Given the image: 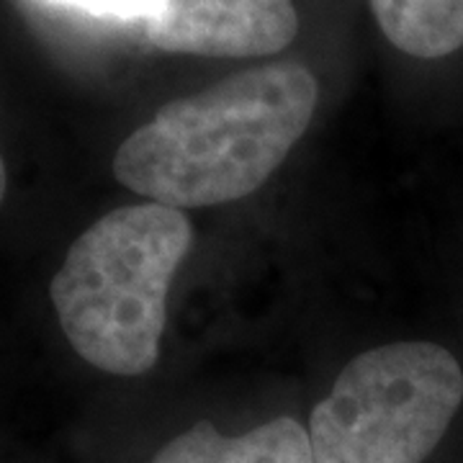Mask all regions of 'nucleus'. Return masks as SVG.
I'll list each match as a JSON object with an SVG mask.
<instances>
[{"mask_svg": "<svg viewBox=\"0 0 463 463\" xmlns=\"http://www.w3.org/2000/svg\"><path fill=\"white\" fill-rule=\"evenodd\" d=\"M54 3L75 5V8H83L96 16L145 18V21L155 8V0H54Z\"/></svg>", "mask_w": 463, "mask_h": 463, "instance_id": "0eeeda50", "label": "nucleus"}, {"mask_svg": "<svg viewBox=\"0 0 463 463\" xmlns=\"http://www.w3.org/2000/svg\"><path fill=\"white\" fill-rule=\"evenodd\" d=\"M5 183H8V178H5V163H3V157H0V201L5 196Z\"/></svg>", "mask_w": 463, "mask_h": 463, "instance_id": "6e6552de", "label": "nucleus"}, {"mask_svg": "<svg viewBox=\"0 0 463 463\" xmlns=\"http://www.w3.org/2000/svg\"><path fill=\"white\" fill-rule=\"evenodd\" d=\"M152 463H315L309 430L294 417H276L242 435H222L196 422L157 450Z\"/></svg>", "mask_w": 463, "mask_h": 463, "instance_id": "39448f33", "label": "nucleus"}, {"mask_svg": "<svg viewBox=\"0 0 463 463\" xmlns=\"http://www.w3.org/2000/svg\"><path fill=\"white\" fill-rule=\"evenodd\" d=\"M298 33L291 0H155L152 47L201 57H270Z\"/></svg>", "mask_w": 463, "mask_h": 463, "instance_id": "20e7f679", "label": "nucleus"}, {"mask_svg": "<svg viewBox=\"0 0 463 463\" xmlns=\"http://www.w3.org/2000/svg\"><path fill=\"white\" fill-rule=\"evenodd\" d=\"M317 109L304 65L242 70L165 103L114 157L121 185L173 209H201L255 194L288 157Z\"/></svg>", "mask_w": 463, "mask_h": 463, "instance_id": "f257e3e1", "label": "nucleus"}, {"mask_svg": "<svg viewBox=\"0 0 463 463\" xmlns=\"http://www.w3.org/2000/svg\"><path fill=\"white\" fill-rule=\"evenodd\" d=\"M463 404V371L435 343L365 350L312 410L315 463H425Z\"/></svg>", "mask_w": 463, "mask_h": 463, "instance_id": "7ed1b4c3", "label": "nucleus"}, {"mask_svg": "<svg viewBox=\"0 0 463 463\" xmlns=\"http://www.w3.org/2000/svg\"><path fill=\"white\" fill-rule=\"evenodd\" d=\"M371 11L404 54L438 60L463 47V0H371Z\"/></svg>", "mask_w": 463, "mask_h": 463, "instance_id": "423d86ee", "label": "nucleus"}, {"mask_svg": "<svg viewBox=\"0 0 463 463\" xmlns=\"http://www.w3.org/2000/svg\"><path fill=\"white\" fill-rule=\"evenodd\" d=\"M194 230L181 209L121 206L70 245L50 286L75 353L114 376H142L160 355L167 288L188 255Z\"/></svg>", "mask_w": 463, "mask_h": 463, "instance_id": "f03ea898", "label": "nucleus"}]
</instances>
